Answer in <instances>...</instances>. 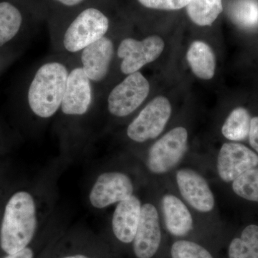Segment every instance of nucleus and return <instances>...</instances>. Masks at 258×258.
Wrapping results in <instances>:
<instances>
[{
    "label": "nucleus",
    "instance_id": "obj_1",
    "mask_svg": "<svg viewBox=\"0 0 258 258\" xmlns=\"http://www.w3.org/2000/svg\"><path fill=\"white\" fill-rule=\"evenodd\" d=\"M70 70L59 61L42 64L32 78L28 91V101L34 114L48 118L60 109Z\"/></svg>",
    "mask_w": 258,
    "mask_h": 258
},
{
    "label": "nucleus",
    "instance_id": "obj_2",
    "mask_svg": "<svg viewBox=\"0 0 258 258\" xmlns=\"http://www.w3.org/2000/svg\"><path fill=\"white\" fill-rule=\"evenodd\" d=\"M33 198L26 191L15 194L5 208L0 232V245L8 254L26 248L36 230Z\"/></svg>",
    "mask_w": 258,
    "mask_h": 258
},
{
    "label": "nucleus",
    "instance_id": "obj_3",
    "mask_svg": "<svg viewBox=\"0 0 258 258\" xmlns=\"http://www.w3.org/2000/svg\"><path fill=\"white\" fill-rule=\"evenodd\" d=\"M110 20L98 5H86L78 9L66 25L62 36L64 50L78 53L93 42L106 36Z\"/></svg>",
    "mask_w": 258,
    "mask_h": 258
},
{
    "label": "nucleus",
    "instance_id": "obj_4",
    "mask_svg": "<svg viewBox=\"0 0 258 258\" xmlns=\"http://www.w3.org/2000/svg\"><path fill=\"white\" fill-rule=\"evenodd\" d=\"M171 113L169 100L164 96H158L149 102L130 123L127 135L139 143L157 138L165 128Z\"/></svg>",
    "mask_w": 258,
    "mask_h": 258
},
{
    "label": "nucleus",
    "instance_id": "obj_5",
    "mask_svg": "<svg viewBox=\"0 0 258 258\" xmlns=\"http://www.w3.org/2000/svg\"><path fill=\"white\" fill-rule=\"evenodd\" d=\"M149 91V81L142 73L128 75L108 95V111L115 116H127L144 103Z\"/></svg>",
    "mask_w": 258,
    "mask_h": 258
},
{
    "label": "nucleus",
    "instance_id": "obj_6",
    "mask_svg": "<svg viewBox=\"0 0 258 258\" xmlns=\"http://www.w3.org/2000/svg\"><path fill=\"white\" fill-rule=\"evenodd\" d=\"M188 133L184 127H176L157 141L149 150L147 166L155 174H164L174 167L187 147Z\"/></svg>",
    "mask_w": 258,
    "mask_h": 258
},
{
    "label": "nucleus",
    "instance_id": "obj_7",
    "mask_svg": "<svg viewBox=\"0 0 258 258\" xmlns=\"http://www.w3.org/2000/svg\"><path fill=\"white\" fill-rule=\"evenodd\" d=\"M164 48V42L156 35L142 40L124 39L117 49V55L122 60L120 71L127 76L139 72L146 64L157 60Z\"/></svg>",
    "mask_w": 258,
    "mask_h": 258
},
{
    "label": "nucleus",
    "instance_id": "obj_8",
    "mask_svg": "<svg viewBox=\"0 0 258 258\" xmlns=\"http://www.w3.org/2000/svg\"><path fill=\"white\" fill-rule=\"evenodd\" d=\"M93 83L81 66L70 70L60 109L69 115H82L92 105Z\"/></svg>",
    "mask_w": 258,
    "mask_h": 258
},
{
    "label": "nucleus",
    "instance_id": "obj_9",
    "mask_svg": "<svg viewBox=\"0 0 258 258\" xmlns=\"http://www.w3.org/2000/svg\"><path fill=\"white\" fill-rule=\"evenodd\" d=\"M133 184L128 176L120 172H107L98 176L90 194L95 208L102 209L132 196Z\"/></svg>",
    "mask_w": 258,
    "mask_h": 258
},
{
    "label": "nucleus",
    "instance_id": "obj_10",
    "mask_svg": "<svg viewBox=\"0 0 258 258\" xmlns=\"http://www.w3.org/2000/svg\"><path fill=\"white\" fill-rule=\"evenodd\" d=\"M257 166V154L240 144H224L217 158V171L226 182L233 181L243 173Z\"/></svg>",
    "mask_w": 258,
    "mask_h": 258
},
{
    "label": "nucleus",
    "instance_id": "obj_11",
    "mask_svg": "<svg viewBox=\"0 0 258 258\" xmlns=\"http://www.w3.org/2000/svg\"><path fill=\"white\" fill-rule=\"evenodd\" d=\"M161 232L159 214L152 204L142 206L140 220L134 239V251L138 258H152L160 247Z\"/></svg>",
    "mask_w": 258,
    "mask_h": 258
},
{
    "label": "nucleus",
    "instance_id": "obj_12",
    "mask_svg": "<svg viewBox=\"0 0 258 258\" xmlns=\"http://www.w3.org/2000/svg\"><path fill=\"white\" fill-rule=\"evenodd\" d=\"M80 53V66L91 82L98 83L106 79L114 55V45L109 37H102Z\"/></svg>",
    "mask_w": 258,
    "mask_h": 258
},
{
    "label": "nucleus",
    "instance_id": "obj_13",
    "mask_svg": "<svg viewBox=\"0 0 258 258\" xmlns=\"http://www.w3.org/2000/svg\"><path fill=\"white\" fill-rule=\"evenodd\" d=\"M180 192L192 208L200 212L213 210L215 198L206 180L197 171L181 169L176 174Z\"/></svg>",
    "mask_w": 258,
    "mask_h": 258
},
{
    "label": "nucleus",
    "instance_id": "obj_14",
    "mask_svg": "<svg viewBox=\"0 0 258 258\" xmlns=\"http://www.w3.org/2000/svg\"><path fill=\"white\" fill-rule=\"evenodd\" d=\"M141 211V202L133 195L118 203L113 214L112 227L115 237L120 242H133L140 220Z\"/></svg>",
    "mask_w": 258,
    "mask_h": 258
},
{
    "label": "nucleus",
    "instance_id": "obj_15",
    "mask_svg": "<svg viewBox=\"0 0 258 258\" xmlns=\"http://www.w3.org/2000/svg\"><path fill=\"white\" fill-rule=\"evenodd\" d=\"M162 208L166 229L171 235L183 237L192 230V217L179 199L165 195L162 199Z\"/></svg>",
    "mask_w": 258,
    "mask_h": 258
},
{
    "label": "nucleus",
    "instance_id": "obj_16",
    "mask_svg": "<svg viewBox=\"0 0 258 258\" xmlns=\"http://www.w3.org/2000/svg\"><path fill=\"white\" fill-rule=\"evenodd\" d=\"M186 59L191 71L200 79L210 80L214 77L216 60L211 47L202 41H195L190 45Z\"/></svg>",
    "mask_w": 258,
    "mask_h": 258
},
{
    "label": "nucleus",
    "instance_id": "obj_17",
    "mask_svg": "<svg viewBox=\"0 0 258 258\" xmlns=\"http://www.w3.org/2000/svg\"><path fill=\"white\" fill-rule=\"evenodd\" d=\"M24 23L25 15L18 5L8 0L0 1V45L13 40Z\"/></svg>",
    "mask_w": 258,
    "mask_h": 258
},
{
    "label": "nucleus",
    "instance_id": "obj_18",
    "mask_svg": "<svg viewBox=\"0 0 258 258\" xmlns=\"http://www.w3.org/2000/svg\"><path fill=\"white\" fill-rule=\"evenodd\" d=\"M222 10V0H190L186 6L190 19L200 26L211 25Z\"/></svg>",
    "mask_w": 258,
    "mask_h": 258
},
{
    "label": "nucleus",
    "instance_id": "obj_19",
    "mask_svg": "<svg viewBox=\"0 0 258 258\" xmlns=\"http://www.w3.org/2000/svg\"><path fill=\"white\" fill-rule=\"evenodd\" d=\"M229 258H258V226L244 228L240 237L233 239L228 249Z\"/></svg>",
    "mask_w": 258,
    "mask_h": 258
},
{
    "label": "nucleus",
    "instance_id": "obj_20",
    "mask_svg": "<svg viewBox=\"0 0 258 258\" xmlns=\"http://www.w3.org/2000/svg\"><path fill=\"white\" fill-rule=\"evenodd\" d=\"M251 119L250 115L245 108H235L226 119L222 133L229 140L243 141L249 137Z\"/></svg>",
    "mask_w": 258,
    "mask_h": 258
},
{
    "label": "nucleus",
    "instance_id": "obj_21",
    "mask_svg": "<svg viewBox=\"0 0 258 258\" xmlns=\"http://www.w3.org/2000/svg\"><path fill=\"white\" fill-rule=\"evenodd\" d=\"M232 21L240 28L258 27V2L256 0H235L229 9Z\"/></svg>",
    "mask_w": 258,
    "mask_h": 258
},
{
    "label": "nucleus",
    "instance_id": "obj_22",
    "mask_svg": "<svg viewBox=\"0 0 258 258\" xmlns=\"http://www.w3.org/2000/svg\"><path fill=\"white\" fill-rule=\"evenodd\" d=\"M232 189L240 198L258 203V167L249 169L234 180Z\"/></svg>",
    "mask_w": 258,
    "mask_h": 258
},
{
    "label": "nucleus",
    "instance_id": "obj_23",
    "mask_svg": "<svg viewBox=\"0 0 258 258\" xmlns=\"http://www.w3.org/2000/svg\"><path fill=\"white\" fill-rule=\"evenodd\" d=\"M172 258H214L210 252L196 242L178 240L171 247Z\"/></svg>",
    "mask_w": 258,
    "mask_h": 258
},
{
    "label": "nucleus",
    "instance_id": "obj_24",
    "mask_svg": "<svg viewBox=\"0 0 258 258\" xmlns=\"http://www.w3.org/2000/svg\"><path fill=\"white\" fill-rule=\"evenodd\" d=\"M190 0H138L141 5L150 9L176 10L187 6Z\"/></svg>",
    "mask_w": 258,
    "mask_h": 258
},
{
    "label": "nucleus",
    "instance_id": "obj_25",
    "mask_svg": "<svg viewBox=\"0 0 258 258\" xmlns=\"http://www.w3.org/2000/svg\"><path fill=\"white\" fill-rule=\"evenodd\" d=\"M88 0H50L52 5L64 10H78L87 5Z\"/></svg>",
    "mask_w": 258,
    "mask_h": 258
},
{
    "label": "nucleus",
    "instance_id": "obj_26",
    "mask_svg": "<svg viewBox=\"0 0 258 258\" xmlns=\"http://www.w3.org/2000/svg\"><path fill=\"white\" fill-rule=\"evenodd\" d=\"M248 137L251 147L258 153V117H254L251 119L250 131Z\"/></svg>",
    "mask_w": 258,
    "mask_h": 258
},
{
    "label": "nucleus",
    "instance_id": "obj_27",
    "mask_svg": "<svg viewBox=\"0 0 258 258\" xmlns=\"http://www.w3.org/2000/svg\"><path fill=\"white\" fill-rule=\"evenodd\" d=\"M5 258H33V252L30 248H25L14 254H8Z\"/></svg>",
    "mask_w": 258,
    "mask_h": 258
},
{
    "label": "nucleus",
    "instance_id": "obj_28",
    "mask_svg": "<svg viewBox=\"0 0 258 258\" xmlns=\"http://www.w3.org/2000/svg\"><path fill=\"white\" fill-rule=\"evenodd\" d=\"M64 258H89L86 257V256L83 255V254H76V255L69 256V257H66Z\"/></svg>",
    "mask_w": 258,
    "mask_h": 258
}]
</instances>
